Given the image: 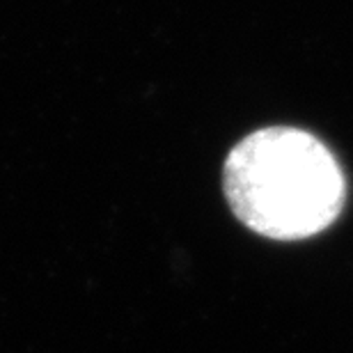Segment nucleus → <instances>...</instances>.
<instances>
[{
  "label": "nucleus",
  "mask_w": 353,
  "mask_h": 353,
  "mask_svg": "<svg viewBox=\"0 0 353 353\" xmlns=\"http://www.w3.org/2000/svg\"><path fill=\"white\" fill-rule=\"evenodd\" d=\"M223 188L245 228L278 241L330 228L347 197V181L330 150L294 126H268L234 145L225 159Z\"/></svg>",
  "instance_id": "1"
}]
</instances>
